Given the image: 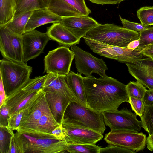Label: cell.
<instances>
[{
	"label": "cell",
	"instance_id": "1",
	"mask_svg": "<svg viewBox=\"0 0 153 153\" xmlns=\"http://www.w3.org/2000/svg\"><path fill=\"white\" fill-rule=\"evenodd\" d=\"M88 107L99 112L118 110L128 102L126 85L112 77H83Z\"/></svg>",
	"mask_w": 153,
	"mask_h": 153
},
{
	"label": "cell",
	"instance_id": "2",
	"mask_svg": "<svg viewBox=\"0 0 153 153\" xmlns=\"http://www.w3.org/2000/svg\"><path fill=\"white\" fill-rule=\"evenodd\" d=\"M62 123L102 134L106 129L103 112L95 111L75 102H71L68 106Z\"/></svg>",
	"mask_w": 153,
	"mask_h": 153
},
{
	"label": "cell",
	"instance_id": "3",
	"mask_svg": "<svg viewBox=\"0 0 153 153\" xmlns=\"http://www.w3.org/2000/svg\"><path fill=\"white\" fill-rule=\"evenodd\" d=\"M84 37L108 45L127 48L131 42L139 39L140 33L114 24L99 23Z\"/></svg>",
	"mask_w": 153,
	"mask_h": 153
},
{
	"label": "cell",
	"instance_id": "4",
	"mask_svg": "<svg viewBox=\"0 0 153 153\" xmlns=\"http://www.w3.org/2000/svg\"><path fill=\"white\" fill-rule=\"evenodd\" d=\"M32 67L24 62H18L4 58L0 61V79L6 95L23 88L30 79Z\"/></svg>",
	"mask_w": 153,
	"mask_h": 153
},
{
	"label": "cell",
	"instance_id": "5",
	"mask_svg": "<svg viewBox=\"0 0 153 153\" xmlns=\"http://www.w3.org/2000/svg\"><path fill=\"white\" fill-rule=\"evenodd\" d=\"M83 38L86 44L93 52L120 62H131L143 57L141 51L136 49L133 50L113 46L85 37Z\"/></svg>",
	"mask_w": 153,
	"mask_h": 153
},
{
	"label": "cell",
	"instance_id": "6",
	"mask_svg": "<svg viewBox=\"0 0 153 153\" xmlns=\"http://www.w3.org/2000/svg\"><path fill=\"white\" fill-rule=\"evenodd\" d=\"M105 124L111 131H123L139 132L142 127L141 121L137 115L126 108L120 110L106 111L103 112Z\"/></svg>",
	"mask_w": 153,
	"mask_h": 153
},
{
	"label": "cell",
	"instance_id": "7",
	"mask_svg": "<svg viewBox=\"0 0 153 153\" xmlns=\"http://www.w3.org/2000/svg\"><path fill=\"white\" fill-rule=\"evenodd\" d=\"M74 54L75 67L78 73L86 76L96 73L101 77H107L105 71L108 70L104 60L96 58L89 52L84 51L76 44L71 46V50Z\"/></svg>",
	"mask_w": 153,
	"mask_h": 153
},
{
	"label": "cell",
	"instance_id": "8",
	"mask_svg": "<svg viewBox=\"0 0 153 153\" xmlns=\"http://www.w3.org/2000/svg\"><path fill=\"white\" fill-rule=\"evenodd\" d=\"M74 54L65 47L60 46L49 51L44 59V72L66 76L69 72Z\"/></svg>",
	"mask_w": 153,
	"mask_h": 153
},
{
	"label": "cell",
	"instance_id": "9",
	"mask_svg": "<svg viewBox=\"0 0 153 153\" xmlns=\"http://www.w3.org/2000/svg\"><path fill=\"white\" fill-rule=\"evenodd\" d=\"M146 137L142 132L112 131L105 134L104 140L109 144L116 146L136 152L144 148Z\"/></svg>",
	"mask_w": 153,
	"mask_h": 153
},
{
	"label": "cell",
	"instance_id": "10",
	"mask_svg": "<svg viewBox=\"0 0 153 153\" xmlns=\"http://www.w3.org/2000/svg\"><path fill=\"white\" fill-rule=\"evenodd\" d=\"M0 51L4 59L23 62L22 36L0 25Z\"/></svg>",
	"mask_w": 153,
	"mask_h": 153
},
{
	"label": "cell",
	"instance_id": "11",
	"mask_svg": "<svg viewBox=\"0 0 153 153\" xmlns=\"http://www.w3.org/2000/svg\"><path fill=\"white\" fill-rule=\"evenodd\" d=\"M50 39L46 33L35 29L24 33L22 35L23 62L26 63L42 53Z\"/></svg>",
	"mask_w": 153,
	"mask_h": 153
},
{
	"label": "cell",
	"instance_id": "12",
	"mask_svg": "<svg viewBox=\"0 0 153 153\" xmlns=\"http://www.w3.org/2000/svg\"><path fill=\"white\" fill-rule=\"evenodd\" d=\"M47 8L61 17L88 16L91 13L85 0H50Z\"/></svg>",
	"mask_w": 153,
	"mask_h": 153
},
{
	"label": "cell",
	"instance_id": "13",
	"mask_svg": "<svg viewBox=\"0 0 153 153\" xmlns=\"http://www.w3.org/2000/svg\"><path fill=\"white\" fill-rule=\"evenodd\" d=\"M146 56L125 64L137 81L149 89H153V58Z\"/></svg>",
	"mask_w": 153,
	"mask_h": 153
},
{
	"label": "cell",
	"instance_id": "14",
	"mask_svg": "<svg viewBox=\"0 0 153 153\" xmlns=\"http://www.w3.org/2000/svg\"><path fill=\"white\" fill-rule=\"evenodd\" d=\"M43 92L42 89L38 91H27L22 88L6 95L3 106L9 108V117H10L21 110L27 108L42 94Z\"/></svg>",
	"mask_w": 153,
	"mask_h": 153
},
{
	"label": "cell",
	"instance_id": "15",
	"mask_svg": "<svg viewBox=\"0 0 153 153\" xmlns=\"http://www.w3.org/2000/svg\"><path fill=\"white\" fill-rule=\"evenodd\" d=\"M60 124L55 118L50 110L41 117L33 127L22 128L17 132L38 138L56 140L52 132Z\"/></svg>",
	"mask_w": 153,
	"mask_h": 153
},
{
	"label": "cell",
	"instance_id": "16",
	"mask_svg": "<svg viewBox=\"0 0 153 153\" xmlns=\"http://www.w3.org/2000/svg\"><path fill=\"white\" fill-rule=\"evenodd\" d=\"M62 126L66 131V135L63 141L67 144H96L103 137L102 134L91 130L63 123Z\"/></svg>",
	"mask_w": 153,
	"mask_h": 153
},
{
	"label": "cell",
	"instance_id": "17",
	"mask_svg": "<svg viewBox=\"0 0 153 153\" xmlns=\"http://www.w3.org/2000/svg\"><path fill=\"white\" fill-rule=\"evenodd\" d=\"M60 22L79 39L99 24L92 17L84 15L62 17Z\"/></svg>",
	"mask_w": 153,
	"mask_h": 153
},
{
	"label": "cell",
	"instance_id": "18",
	"mask_svg": "<svg viewBox=\"0 0 153 153\" xmlns=\"http://www.w3.org/2000/svg\"><path fill=\"white\" fill-rule=\"evenodd\" d=\"M50 110L45 92L33 105L24 111L17 131L23 128H32L41 117Z\"/></svg>",
	"mask_w": 153,
	"mask_h": 153
},
{
	"label": "cell",
	"instance_id": "19",
	"mask_svg": "<svg viewBox=\"0 0 153 153\" xmlns=\"http://www.w3.org/2000/svg\"><path fill=\"white\" fill-rule=\"evenodd\" d=\"M65 76L48 73L42 87L44 92L55 93L70 100L78 103V101L68 85L65 79Z\"/></svg>",
	"mask_w": 153,
	"mask_h": 153
},
{
	"label": "cell",
	"instance_id": "20",
	"mask_svg": "<svg viewBox=\"0 0 153 153\" xmlns=\"http://www.w3.org/2000/svg\"><path fill=\"white\" fill-rule=\"evenodd\" d=\"M46 33L50 39L56 41L61 46L69 48L79 44V39L60 22L53 23L47 27Z\"/></svg>",
	"mask_w": 153,
	"mask_h": 153
},
{
	"label": "cell",
	"instance_id": "21",
	"mask_svg": "<svg viewBox=\"0 0 153 153\" xmlns=\"http://www.w3.org/2000/svg\"><path fill=\"white\" fill-rule=\"evenodd\" d=\"M62 19V17L52 12L47 8L34 10L26 25L25 33L45 24L60 22Z\"/></svg>",
	"mask_w": 153,
	"mask_h": 153
},
{
	"label": "cell",
	"instance_id": "22",
	"mask_svg": "<svg viewBox=\"0 0 153 153\" xmlns=\"http://www.w3.org/2000/svg\"><path fill=\"white\" fill-rule=\"evenodd\" d=\"M45 93L50 110L54 117L59 123H62L66 109L70 103L72 102L56 93Z\"/></svg>",
	"mask_w": 153,
	"mask_h": 153
},
{
	"label": "cell",
	"instance_id": "23",
	"mask_svg": "<svg viewBox=\"0 0 153 153\" xmlns=\"http://www.w3.org/2000/svg\"><path fill=\"white\" fill-rule=\"evenodd\" d=\"M66 82L76 98L78 103L85 107H88L83 76L77 73L69 72L65 76Z\"/></svg>",
	"mask_w": 153,
	"mask_h": 153
},
{
	"label": "cell",
	"instance_id": "24",
	"mask_svg": "<svg viewBox=\"0 0 153 153\" xmlns=\"http://www.w3.org/2000/svg\"><path fill=\"white\" fill-rule=\"evenodd\" d=\"M50 0H16L15 12L13 19L30 11L48 8Z\"/></svg>",
	"mask_w": 153,
	"mask_h": 153
},
{
	"label": "cell",
	"instance_id": "25",
	"mask_svg": "<svg viewBox=\"0 0 153 153\" xmlns=\"http://www.w3.org/2000/svg\"><path fill=\"white\" fill-rule=\"evenodd\" d=\"M33 11L25 13L13 19L3 25L9 30L18 35L22 36L25 33V30L29 19Z\"/></svg>",
	"mask_w": 153,
	"mask_h": 153
},
{
	"label": "cell",
	"instance_id": "26",
	"mask_svg": "<svg viewBox=\"0 0 153 153\" xmlns=\"http://www.w3.org/2000/svg\"><path fill=\"white\" fill-rule=\"evenodd\" d=\"M16 0H0V25L6 24L13 18Z\"/></svg>",
	"mask_w": 153,
	"mask_h": 153
},
{
	"label": "cell",
	"instance_id": "27",
	"mask_svg": "<svg viewBox=\"0 0 153 153\" xmlns=\"http://www.w3.org/2000/svg\"><path fill=\"white\" fill-rule=\"evenodd\" d=\"M100 148L96 144L66 143L67 151L71 153H100Z\"/></svg>",
	"mask_w": 153,
	"mask_h": 153
},
{
	"label": "cell",
	"instance_id": "28",
	"mask_svg": "<svg viewBox=\"0 0 153 153\" xmlns=\"http://www.w3.org/2000/svg\"><path fill=\"white\" fill-rule=\"evenodd\" d=\"M142 127L150 135L153 134V103L145 106L143 115L140 117Z\"/></svg>",
	"mask_w": 153,
	"mask_h": 153
},
{
	"label": "cell",
	"instance_id": "29",
	"mask_svg": "<svg viewBox=\"0 0 153 153\" xmlns=\"http://www.w3.org/2000/svg\"><path fill=\"white\" fill-rule=\"evenodd\" d=\"M126 89L128 97H131L143 100L147 90L142 83L137 81H130L126 85Z\"/></svg>",
	"mask_w": 153,
	"mask_h": 153
},
{
	"label": "cell",
	"instance_id": "30",
	"mask_svg": "<svg viewBox=\"0 0 153 153\" xmlns=\"http://www.w3.org/2000/svg\"><path fill=\"white\" fill-rule=\"evenodd\" d=\"M137 16L141 23L146 26L153 25V6H145L137 11Z\"/></svg>",
	"mask_w": 153,
	"mask_h": 153
},
{
	"label": "cell",
	"instance_id": "31",
	"mask_svg": "<svg viewBox=\"0 0 153 153\" xmlns=\"http://www.w3.org/2000/svg\"><path fill=\"white\" fill-rule=\"evenodd\" d=\"M150 26L146 29L139 32L140 44L136 49L141 51L144 47L153 44V26Z\"/></svg>",
	"mask_w": 153,
	"mask_h": 153
},
{
	"label": "cell",
	"instance_id": "32",
	"mask_svg": "<svg viewBox=\"0 0 153 153\" xmlns=\"http://www.w3.org/2000/svg\"><path fill=\"white\" fill-rule=\"evenodd\" d=\"M47 77L46 74L36 76L33 79H30L22 89L27 91H39L42 89Z\"/></svg>",
	"mask_w": 153,
	"mask_h": 153
},
{
	"label": "cell",
	"instance_id": "33",
	"mask_svg": "<svg viewBox=\"0 0 153 153\" xmlns=\"http://www.w3.org/2000/svg\"><path fill=\"white\" fill-rule=\"evenodd\" d=\"M24 111L21 110L7 119L6 127L11 134H13V131L18 130Z\"/></svg>",
	"mask_w": 153,
	"mask_h": 153
},
{
	"label": "cell",
	"instance_id": "34",
	"mask_svg": "<svg viewBox=\"0 0 153 153\" xmlns=\"http://www.w3.org/2000/svg\"><path fill=\"white\" fill-rule=\"evenodd\" d=\"M128 102L130 104L132 110L137 115L140 117L143 115L145 105L143 100L129 97Z\"/></svg>",
	"mask_w": 153,
	"mask_h": 153
},
{
	"label": "cell",
	"instance_id": "35",
	"mask_svg": "<svg viewBox=\"0 0 153 153\" xmlns=\"http://www.w3.org/2000/svg\"><path fill=\"white\" fill-rule=\"evenodd\" d=\"M119 18L123 27L128 30L139 33L146 29L149 26H145L141 23L131 22L123 18L120 15Z\"/></svg>",
	"mask_w": 153,
	"mask_h": 153
},
{
	"label": "cell",
	"instance_id": "36",
	"mask_svg": "<svg viewBox=\"0 0 153 153\" xmlns=\"http://www.w3.org/2000/svg\"><path fill=\"white\" fill-rule=\"evenodd\" d=\"M4 127L3 125L0 126V150L1 153H7L8 148L7 145L8 139L7 132L9 131L7 128L6 131L5 130V126Z\"/></svg>",
	"mask_w": 153,
	"mask_h": 153
},
{
	"label": "cell",
	"instance_id": "37",
	"mask_svg": "<svg viewBox=\"0 0 153 153\" xmlns=\"http://www.w3.org/2000/svg\"><path fill=\"white\" fill-rule=\"evenodd\" d=\"M136 152L120 146L109 144L105 148H100V153H135Z\"/></svg>",
	"mask_w": 153,
	"mask_h": 153
},
{
	"label": "cell",
	"instance_id": "38",
	"mask_svg": "<svg viewBox=\"0 0 153 153\" xmlns=\"http://www.w3.org/2000/svg\"><path fill=\"white\" fill-rule=\"evenodd\" d=\"M52 134L56 140H63L66 136V131L61 123L52 131Z\"/></svg>",
	"mask_w": 153,
	"mask_h": 153
},
{
	"label": "cell",
	"instance_id": "39",
	"mask_svg": "<svg viewBox=\"0 0 153 153\" xmlns=\"http://www.w3.org/2000/svg\"><path fill=\"white\" fill-rule=\"evenodd\" d=\"M14 134L11 135L8 146L7 153H16L19 152V148L16 144L14 137Z\"/></svg>",
	"mask_w": 153,
	"mask_h": 153
},
{
	"label": "cell",
	"instance_id": "40",
	"mask_svg": "<svg viewBox=\"0 0 153 153\" xmlns=\"http://www.w3.org/2000/svg\"><path fill=\"white\" fill-rule=\"evenodd\" d=\"M143 101L145 106L153 103V89L146 90Z\"/></svg>",
	"mask_w": 153,
	"mask_h": 153
},
{
	"label": "cell",
	"instance_id": "41",
	"mask_svg": "<svg viewBox=\"0 0 153 153\" xmlns=\"http://www.w3.org/2000/svg\"><path fill=\"white\" fill-rule=\"evenodd\" d=\"M92 3L103 5L106 4H119L126 0H88Z\"/></svg>",
	"mask_w": 153,
	"mask_h": 153
},
{
	"label": "cell",
	"instance_id": "42",
	"mask_svg": "<svg viewBox=\"0 0 153 153\" xmlns=\"http://www.w3.org/2000/svg\"><path fill=\"white\" fill-rule=\"evenodd\" d=\"M141 52L143 56L153 58V44L144 47Z\"/></svg>",
	"mask_w": 153,
	"mask_h": 153
},
{
	"label": "cell",
	"instance_id": "43",
	"mask_svg": "<svg viewBox=\"0 0 153 153\" xmlns=\"http://www.w3.org/2000/svg\"><path fill=\"white\" fill-rule=\"evenodd\" d=\"M6 95L4 89L2 81L0 79V108H1L4 105L6 98Z\"/></svg>",
	"mask_w": 153,
	"mask_h": 153
},
{
	"label": "cell",
	"instance_id": "44",
	"mask_svg": "<svg viewBox=\"0 0 153 153\" xmlns=\"http://www.w3.org/2000/svg\"><path fill=\"white\" fill-rule=\"evenodd\" d=\"M0 117L1 118L3 119H7L9 117L10 112V109L7 106H3L0 108Z\"/></svg>",
	"mask_w": 153,
	"mask_h": 153
},
{
	"label": "cell",
	"instance_id": "45",
	"mask_svg": "<svg viewBox=\"0 0 153 153\" xmlns=\"http://www.w3.org/2000/svg\"><path fill=\"white\" fill-rule=\"evenodd\" d=\"M146 143L147 149L151 151H153V134L149 135L146 137Z\"/></svg>",
	"mask_w": 153,
	"mask_h": 153
},
{
	"label": "cell",
	"instance_id": "46",
	"mask_svg": "<svg viewBox=\"0 0 153 153\" xmlns=\"http://www.w3.org/2000/svg\"><path fill=\"white\" fill-rule=\"evenodd\" d=\"M139 39L134 40L131 42L128 45L127 48L131 49H135L138 47L139 45Z\"/></svg>",
	"mask_w": 153,
	"mask_h": 153
},
{
	"label": "cell",
	"instance_id": "47",
	"mask_svg": "<svg viewBox=\"0 0 153 153\" xmlns=\"http://www.w3.org/2000/svg\"><path fill=\"white\" fill-rule=\"evenodd\" d=\"M152 26H153V25Z\"/></svg>",
	"mask_w": 153,
	"mask_h": 153
}]
</instances>
